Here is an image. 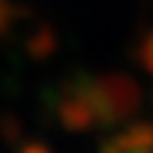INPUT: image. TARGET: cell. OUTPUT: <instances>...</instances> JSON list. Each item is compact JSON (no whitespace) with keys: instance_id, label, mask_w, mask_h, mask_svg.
I'll list each match as a JSON object with an SVG mask.
<instances>
[{"instance_id":"7a4b0ae2","label":"cell","mask_w":153,"mask_h":153,"mask_svg":"<svg viewBox=\"0 0 153 153\" xmlns=\"http://www.w3.org/2000/svg\"><path fill=\"white\" fill-rule=\"evenodd\" d=\"M100 153H153V121L127 124L100 144Z\"/></svg>"},{"instance_id":"5b68a950","label":"cell","mask_w":153,"mask_h":153,"mask_svg":"<svg viewBox=\"0 0 153 153\" xmlns=\"http://www.w3.org/2000/svg\"><path fill=\"white\" fill-rule=\"evenodd\" d=\"M9 21H12V9H9L6 0H0V38H3L6 30H9Z\"/></svg>"},{"instance_id":"3957f363","label":"cell","mask_w":153,"mask_h":153,"mask_svg":"<svg viewBox=\"0 0 153 153\" xmlns=\"http://www.w3.org/2000/svg\"><path fill=\"white\" fill-rule=\"evenodd\" d=\"M138 62H141V68H144L147 74H153V30L141 38V44H138Z\"/></svg>"},{"instance_id":"277c9868","label":"cell","mask_w":153,"mask_h":153,"mask_svg":"<svg viewBox=\"0 0 153 153\" xmlns=\"http://www.w3.org/2000/svg\"><path fill=\"white\" fill-rule=\"evenodd\" d=\"M27 47H30V53H33V56H47V53H53V47H56V44H53V38H38V36H33Z\"/></svg>"},{"instance_id":"6da1fadb","label":"cell","mask_w":153,"mask_h":153,"mask_svg":"<svg viewBox=\"0 0 153 153\" xmlns=\"http://www.w3.org/2000/svg\"><path fill=\"white\" fill-rule=\"evenodd\" d=\"M141 103V91L127 74L74 76L56 97V118L71 133L118 127L130 121Z\"/></svg>"},{"instance_id":"8992f818","label":"cell","mask_w":153,"mask_h":153,"mask_svg":"<svg viewBox=\"0 0 153 153\" xmlns=\"http://www.w3.org/2000/svg\"><path fill=\"white\" fill-rule=\"evenodd\" d=\"M21 153H50V150H47L41 141H30V144H24V147H21Z\"/></svg>"}]
</instances>
